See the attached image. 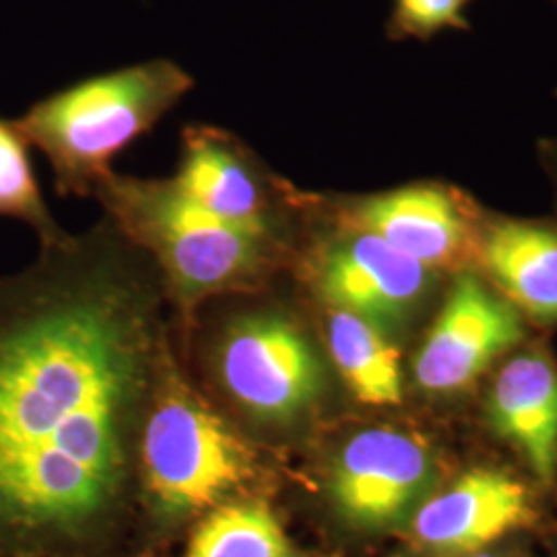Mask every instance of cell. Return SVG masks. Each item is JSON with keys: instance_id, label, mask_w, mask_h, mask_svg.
Segmentation results:
<instances>
[{"instance_id": "ba28073f", "label": "cell", "mask_w": 557, "mask_h": 557, "mask_svg": "<svg viewBox=\"0 0 557 557\" xmlns=\"http://www.w3.org/2000/svg\"><path fill=\"white\" fill-rule=\"evenodd\" d=\"M522 338L517 310L473 275H460L419 349L413 376L428 393H457Z\"/></svg>"}, {"instance_id": "3957f363", "label": "cell", "mask_w": 557, "mask_h": 557, "mask_svg": "<svg viewBox=\"0 0 557 557\" xmlns=\"http://www.w3.org/2000/svg\"><path fill=\"white\" fill-rule=\"evenodd\" d=\"M195 87L170 59H153L73 83L32 103L15 126L52 168L62 197H94L112 161Z\"/></svg>"}, {"instance_id": "9a60e30c", "label": "cell", "mask_w": 557, "mask_h": 557, "mask_svg": "<svg viewBox=\"0 0 557 557\" xmlns=\"http://www.w3.org/2000/svg\"><path fill=\"white\" fill-rule=\"evenodd\" d=\"M182 557H294V552L271 508L248 499L215 506Z\"/></svg>"}, {"instance_id": "7a4b0ae2", "label": "cell", "mask_w": 557, "mask_h": 557, "mask_svg": "<svg viewBox=\"0 0 557 557\" xmlns=\"http://www.w3.org/2000/svg\"><path fill=\"white\" fill-rule=\"evenodd\" d=\"M94 197L106 220L153 262L163 292L186 317L205 299L257 289L287 257L283 234L230 223L186 197L172 178L112 172Z\"/></svg>"}, {"instance_id": "6da1fadb", "label": "cell", "mask_w": 557, "mask_h": 557, "mask_svg": "<svg viewBox=\"0 0 557 557\" xmlns=\"http://www.w3.org/2000/svg\"><path fill=\"white\" fill-rule=\"evenodd\" d=\"M163 294L108 220L0 277V557H60L119 506Z\"/></svg>"}, {"instance_id": "7c38bea8", "label": "cell", "mask_w": 557, "mask_h": 557, "mask_svg": "<svg viewBox=\"0 0 557 557\" xmlns=\"http://www.w3.org/2000/svg\"><path fill=\"white\" fill-rule=\"evenodd\" d=\"M490 416L499 434L529 460L541 481L557 469V368L531 351L499 370L490 395Z\"/></svg>"}, {"instance_id": "277c9868", "label": "cell", "mask_w": 557, "mask_h": 557, "mask_svg": "<svg viewBox=\"0 0 557 557\" xmlns=\"http://www.w3.org/2000/svg\"><path fill=\"white\" fill-rule=\"evenodd\" d=\"M143 432V473L168 517L220 506L259 478L255 450L180 379L170 354L161 363Z\"/></svg>"}, {"instance_id": "5b68a950", "label": "cell", "mask_w": 557, "mask_h": 557, "mask_svg": "<svg viewBox=\"0 0 557 557\" xmlns=\"http://www.w3.org/2000/svg\"><path fill=\"white\" fill-rule=\"evenodd\" d=\"M225 391L248 413L287 421L308 409L322 388V368L298 326L281 314L234 320L218 349Z\"/></svg>"}, {"instance_id": "5bb4252c", "label": "cell", "mask_w": 557, "mask_h": 557, "mask_svg": "<svg viewBox=\"0 0 557 557\" xmlns=\"http://www.w3.org/2000/svg\"><path fill=\"white\" fill-rule=\"evenodd\" d=\"M329 349L341 376L358 400L374 407L400 405V354L382 335L380 326L335 308L329 317Z\"/></svg>"}, {"instance_id": "2e32d148", "label": "cell", "mask_w": 557, "mask_h": 557, "mask_svg": "<svg viewBox=\"0 0 557 557\" xmlns=\"http://www.w3.org/2000/svg\"><path fill=\"white\" fill-rule=\"evenodd\" d=\"M15 122L0 119V218L17 220L34 230L40 248L69 238L41 195L34 165Z\"/></svg>"}, {"instance_id": "52a82bcc", "label": "cell", "mask_w": 557, "mask_h": 557, "mask_svg": "<svg viewBox=\"0 0 557 557\" xmlns=\"http://www.w3.org/2000/svg\"><path fill=\"white\" fill-rule=\"evenodd\" d=\"M337 225L368 232L434 269L479 259L481 236L469 205L434 184H413L337 207Z\"/></svg>"}, {"instance_id": "8992f818", "label": "cell", "mask_w": 557, "mask_h": 557, "mask_svg": "<svg viewBox=\"0 0 557 557\" xmlns=\"http://www.w3.org/2000/svg\"><path fill=\"white\" fill-rule=\"evenodd\" d=\"M306 260L320 298L380 329L405 319L432 283L430 267L374 234L347 227Z\"/></svg>"}, {"instance_id": "e0dca14e", "label": "cell", "mask_w": 557, "mask_h": 557, "mask_svg": "<svg viewBox=\"0 0 557 557\" xmlns=\"http://www.w3.org/2000/svg\"><path fill=\"white\" fill-rule=\"evenodd\" d=\"M471 0H395L386 32L393 40H430L444 29H469L465 9Z\"/></svg>"}, {"instance_id": "8fae6325", "label": "cell", "mask_w": 557, "mask_h": 557, "mask_svg": "<svg viewBox=\"0 0 557 557\" xmlns=\"http://www.w3.org/2000/svg\"><path fill=\"white\" fill-rule=\"evenodd\" d=\"M533 518L531 496L520 481L494 469H473L419 508L413 533L430 549L469 554L529 527Z\"/></svg>"}, {"instance_id": "ac0fdd59", "label": "cell", "mask_w": 557, "mask_h": 557, "mask_svg": "<svg viewBox=\"0 0 557 557\" xmlns=\"http://www.w3.org/2000/svg\"><path fill=\"white\" fill-rule=\"evenodd\" d=\"M471 557H496V556H492V554H475V556H471Z\"/></svg>"}, {"instance_id": "9c48e42d", "label": "cell", "mask_w": 557, "mask_h": 557, "mask_svg": "<svg viewBox=\"0 0 557 557\" xmlns=\"http://www.w3.org/2000/svg\"><path fill=\"white\" fill-rule=\"evenodd\" d=\"M432 478V457L418 438L393 428H372L343 448L331 494L349 522L384 529L418 504Z\"/></svg>"}, {"instance_id": "30bf717a", "label": "cell", "mask_w": 557, "mask_h": 557, "mask_svg": "<svg viewBox=\"0 0 557 557\" xmlns=\"http://www.w3.org/2000/svg\"><path fill=\"white\" fill-rule=\"evenodd\" d=\"M180 190L200 207L248 230L283 234L281 188L259 158L215 126H186L176 174Z\"/></svg>"}, {"instance_id": "4fadbf2b", "label": "cell", "mask_w": 557, "mask_h": 557, "mask_svg": "<svg viewBox=\"0 0 557 557\" xmlns=\"http://www.w3.org/2000/svg\"><path fill=\"white\" fill-rule=\"evenodd\" d=\"M479 260L520 310L557 320V232L531 221H499L481 234Z\"/></svg>"}]
</instances>
